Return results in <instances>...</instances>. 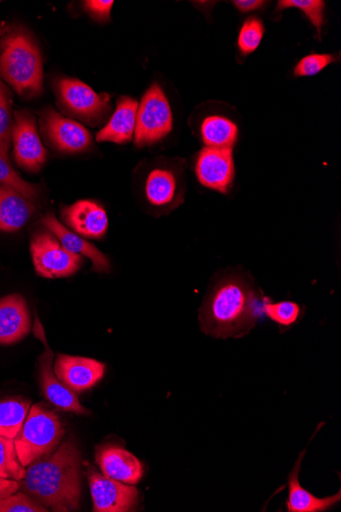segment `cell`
<instances>
[{"instance_id":"25","label":"cell","mask_w":341,"mask_h":512,"mask_svg":"<svg viewBox=\"0 0 341 512\" xmlns=\"http://www.w3.org/2000/svg\"><path fill=\"white\" fill-rule=\"evenodd\" d=\"M26 471L18 457L15 439L0 436V478L21 482Z\"/></svg>"},{"instance_id":"12","label":"cell","mask_w":341,"mask_h":512,"mask_svg":"<svg viewBox=\"0 0 341 512\" xmlns=\"http://www.w3.org/2000/svg\"><path fill=\"white\" fill-rule=\"evenodd\" d=\"M54 370L58 379L69 390L82 393L103 380L106 365L91 358L59 354Z\"/></svg>"},{"instance_id":"7","label":"cell","mask_w":341,"mask_h":512,"mask_svg":"<svg viewBox=\"0 0 341 512\" xmlns=\"http://www.w3.org/2000/svg\"><path fill=\"white\" fill-rule=\"evenodd\" d=\"M31 254L37 274L45 278L74 275L83 265V257L69 252L50 232L40 231L31 240Z\"/></svg>"},{"instance_id":"19","label":"cell","mask_w":341,"mask_h":512,"mask_svg":"<svg viewBox=\"0 0 341 512\" xmlns=\"http://www.w3.org/2000/svg\"><path fill=\"white\" fill-rule=\"evenodd\" d=\"M304 452L301 454L294 471L288 477L289 495L287 510L289 512H321L331 508L341 499L340 491L327 498H319L305 490L299 481Z\"/></svg>"},{"instance_id":"32","label":"cell","mask_w":341,"mask_h":512,"mask_svg":"<svg viewBox=\"0 0 341 512\" xmlns=\"http://www.w3.org/2000/svg\"><path fill=\"white\" fill-rule=\"evenodd\" d=\"M114 6L112 0H87L84 3L86 12L96 21L108 22L110 20L111 11Z\"/></svg>"},{"instance_id":"23","label":"cell","mask_w":341,"mask_h":512,"mask_svg":"<svg viewBox=\"0 0 341 512\" xmlns=\"http://www.w3.org/2000/svg\"><path fill=\"white\" fill-rule=\"evenodd\" d=\"M31 403L21 398L0 401V436L15 439L20 433Z\"/></svg>"},{"instance_id":"1","label":"cell","mask_w":341,"mask_h":512,"mask_svg":"<svg viewBox=\"0 0 341 512\" xmlns=\"http://www.w3.org/2000/svg\"><path fill=\"white\" fill-rule=\"evenodd\" d=\"M81 467V452L69 439L52 454L28 465L20 491L48 511L78 510L82 494Z\"/></svg>"},{"instance_id":"8","label":"cell","mask_w":341,"mask_h":512,"mask_svg":"<svg viewBox=\"0 0 341 512\" xmlns=\"http://www.w3.org/2000/svg\"><path fill=\"white\" fill-rule=\"evenodd\" d=\"M34 334L45 347L38 365L41 390L46 400L63 411L79 415L89 414L90 411L80 403L77 395L69 390L56 376L54 370L55 354L47 345L44 330L38 317L35 318Z\"/></svg>"},{"instance_id":"10","label":"cell","mask_w":341,"mask_h":512,"mask_svg":"<svg viewBox=\"0 0 341 512\" xmlns=\"http://www.w3.org/2000/svg\"><path fill=\"white\" fill-rule=\"evenodd\" d=\"M40 123L46 141L59 152L78 154L92 146V135L82 124L54 109H46Z\"/></svg>"},{"instance_id":"5","label":"cell","mask_w":341,"mask_h":512,"mask_svg":"<svg viewBox=\"0 0 341 512\" xmlns=\"http://www.w3.org/2000/svg\"><path fill=\"white\" fill-rule=\"evenodd\" d=\"M59 106L68 115L95 127L102 125L112 111L108 93L95 92L90 86L75 78H60L56 82Z\"/></svg>"},{"instance_id":"15","label":"cell","mask_w":341,"mask_h":512,"mask_svg":"<svg viewBox=\"0 0 341 512\" xmlns=\"http://www.w3.org/2000/svg\"><path fill=\"white\" fill-rule=\"evenodd\" d=\"M62 218L77 235L88 239L104 238L109 228L107 212L94 201L81 200L65 207Z\"/></svg>"},{"instance_id":"35","label":"cell","mask_w":341,"mask_h":512,"mask_svg":"<svg viewBox=\"0 0 341 512\" xmlns=\"http://www.w3.org/2000/svg\"><path fill=\"white\" fill-rule=\"evenodd\" d=\"M7 32V28L5 27H0V37H2L3 35H5Z\"/></svg>"},{"instance_id":"17","label":"cell","mask_w":341,"mask_h":512,"mask_svg":"<svg viewBox=\"0 0 341 512\" xmlns=\"http://www.w3.org/2000/svg\"><path fill=\"white\" fill-rule=\"evenodd\" d=\"M42 224L52 232L60 243L71 253L91 260L96 272H109L111 264L106 255L99 249L83 240L76 232L64 226L53 213L42 219Z\"/></svg>"},{"instance_id":"4","label":"cell","mask_w":341,"mask_h":512,"mask_svg":"<svg viewBox=\"0 0 341 512\" xmlns=\"http://www.w3.org/2000/svg\"><path fill=\"white\" fill-rule=\"evenodd\" d=\"M65 429L60 417L41 403L31 406L26 421L15 438L18 457L25 468L35 460L52 454L61 445Z\"/></svg>"},{"instance_id":"22","label":"cell","mask_w":341,"mask_h":512,"mask_svg":"<svg viewBox=\"0 0 341 512\" xmlns=\"http://www.w3.org/2000/svg\"><path fill=\"white\" fill-rule=\"evenodd\" d=\"M201 131L205 145L213 149H232L238 137L236 124L222 116L206 118Z\"/></svg>"},{"instance_id":"14","label":"cell","mask_w":341,"mask_h":512,"mask_svg":"<svg viewBox=\"0 0 341 512\" xmlns=\"http://www.w3.org/2000/svg\"><path fill=\"white\" fill-rule=\"evenodd\" d=\"M95 461L105 476L121 483L136 485L143 477L141 461L118 445L97 447Z\"/></svg>"},{"instance_id":"27","label":"cell","mask_w":341,"mask_h":512,"mask_svg":"<svg viewBox=\"0 0 341 512\" xmlns=\"http://www.w3.org/2000/svg\"><path fill=\"white\" fill-rule=\"evenodd\" d=\"M0 184L19 193L31 203H35L38 198V188L22 179L18 173L11 167L10 162L0 156Z\"/></svg>"},{"instance_id":"31","label":"cell","mask_w":341,"mask_h":512,"mask_svg":"<svg viewBox=\"0 0 341 512\" xmlns=\"http://www.w3.org/2000/svg\"><path fill=\"white\" fill-rule=\"evenodd\" d=\"M335 62V57L329 54H312L303 58L295 68L297 77L314 76Z\"/></svg>"},{"instance_id":"21","label":"cell","mask_w":341,"mask_h":512,"mask_svg":"<svg viewBox=\"0 0 341 512\" xmlns=\"http://www.w3.org/2000/svg\"><path fill=\"white\" fill-rule=\"evenodd\" d=\"M179 195L177 175L167 168H156L146 178L145 196L151 205L158 208L171 206Z\"/></svg>"},{"instance_id":"33","label":"cell","mask_w":341,"mask_h":512,"mask_svg":"<svg viewBox=\"0 0 341 512\" xmlns=\"http://www.w3.org/2000/svg\"><path fill=\"white\" fill-rule=\"evenodd\" d=\"M234 7L241 13H249L263 8L266 2L262 0H234Z\"/></svg>"},{"instance_id":"3","label":"cell","mask_w":341,"mask_h":512,"mask_svg":"<svg viewBox=\"0 0 341 512\" xmlns=\"http://www.w3.org/2000/svg\"><path fill=\"white\" fill-rule=\"evenodd\" d=\"M0 76L22 97H36L42 92V59L37 44L25 32H12L2 40Z\"/></svg>"},{"instance_id":"16","label":"cell","mask_w":341,"mask_h":512,"mask_svg":"<svg viewBox=\"0 0 341 512\" xmlns=\"http://www.w3.org/2000/svg\"><path fill=\"white\" fill-rule=\"evenodd\" d=\"M31 331L28 305L21 295L0 299V345H14Z\"/></svg>"},{"instance_id":"9","label":"cell","mask_w":341,"mask_h":512,"mask_svg":"<svg viewBox=\"0 0 341 512\" xmlns=\"http://www.w3.org/2000/svg\"><path fill=\"white\" fill-rule=\"evenodd\" d=\"M86 468L94 512H128L136 509L139 492L134 485L113 480L97 472L88 463Z\"/></svg>"},{"instance_id":"18","label":"cell","mask_w":341,"mask_h":512,"mask_svg":"<svg viewBox=\"0 0 341 512\" xmlns=\"http://www.w3.org/2000/svg\"><path fill=\"white\" fill-rule=\"evenodd\" d=\"M138 105V102L132 98L120 97L111 119L96 134V141L118 145L131 142L135 134Z\"/></svg>"},{"instance_id":"26","label":"cell","mask_w":341,"mask_h":512,"mask_svg":"<svg viewBox=\"0 0 341 512\" xmlns=\"http://www.w3.org/2000/svg\"><path fill=\"white\" fill-rule=\"evenodd\" d=\"M290 8L301 10L317 29L319 38H321L322 28L325 24V3L323 0H280L276 12L281 13Z\"/></svg>"},{"instance_id":"2","label":"cell","mask_w":341,"mask_h":512,"mask_svg":"<svg viewBox=\"0 0 341 512\" xmlns=\"http://www.w3.org/2000/svg\"><path fill=\"white\" fill-rule=\"evenodd\" d=\"M256 295L237 277L219 283L207 299L203 312V330L218 338L245 334L256 322Z\"/></svg>"},{"instance_id":"20","label":"cell","mask_w":341,"mask_h":512,"mask_svg":"<svg viewBox=\"0 0 341 512\" xmlns=\"http://www.w3.org/2000/svg\"><path fill=\"white\" fill-rule=\"evenodd\" d=\"M35 211L33 203L0 184V230L14 232L21 229Z\"/></svg>"},{"instance_id":"24","label":"cell","mask_w":341,"mask_h":512,"mask_svg":"<svg viewBox=\"0 0 341 512\" xmlns=\"http://www.w3.org/2000/svg\"><path fill=\"white\" fill-rule=\"evenodd\" d=\"M14 129L13 96L10 89L0 80V156L10 162L9 153Z\"/></svg>"},{"instance_id":"30","label":"cell","mask_w":341,"mask_h":512,"mask_svg":"<svg viewBox=\"0 0 341 512\" xmlns=\"http://www.w3.org/2000/svg\"><path fill=\"white\" fill-rule=\"evenodd\" d=\"M22 491L0 498V512H47Z\"/></svg>"},{"instance_id":"13","label":"cell","mask_w":341,"mask_h":512,"mask_svg":"<svg viewBox=\"0 0 341 512\" xmlns=\"http://www.w3.org/2000/svg\"><path fill=\"white\" fill-rule=\"evenodd\" d=\"M196 172L199 181L206 188L227 194L235 177L232 149L206 147L199 154Z\"/></svg>"},{"instance_id":"29","label":"cell","mask_w":341,"mask_h":512,"mask_svg":"<svg viewBox=\"0 0 341 512\" xmlns=\"http://www.w3.org/2000/svg\"><path fill=\"white\" fill-rule=\"evenodd\" d=\"M265 313L275 322L289 327L294 324L301 313V308L298 304L292 302H280L264 304Z\"/></svg>"},{"instance_id":"6","label":"cell","mask_w":341,"mask_h":512,"mask_svg":"<svg viewBox=\"0 0 341 512\" xmlns=\"http://www.w3.org/2000/svg\"><path fill=\"white\" fill-rule=\"evenodd\" d=\"M173 129V114L165 92L158 83L145 92L138 105L134 143L137 148L162 141Z\"/></svg>"},{"instance_id":"28","label":"cell","mask_w":341,"mask_h":512,"mask_svg":"<svg viewBox=\"0 0 341 512\" xmlns=\"http://www.w3.org/2000/svg\"><path fill=\"white\" fill-rule=\"evenodd\" d=\"M265 27L257 17H250L243 23L238 36V49L242 56H249L257 51L263 39Z\"/></svg>"},{"instance_id":"11","label":"cell","mask_w":341,"mask_h":512,"mask_svg":"<svg viewBox=\"0 0 341 512\" xmlns=\"http://www.w3.org/2000/svg\"><path fill=\"white\" fill-rule=\"evenodd\" d=\"M12 141L18 165L29 172H38L46 161L47 151L40 141L36 119L29 112H15Z\"/></svg>"},{"instance_id":"34","label":"cell","mask_w":341,"mask_h":512,"mask_svg":"<svg viewBox=\"0 0 341 512\" xmlns=\"http://www.w3.org/2000/svg\"><path fill=\"white\" fill-rule=\"evenodd\" d=\"M20 491V482L0 478V498L10 496Z\"/></svg>"}]
</instances>
